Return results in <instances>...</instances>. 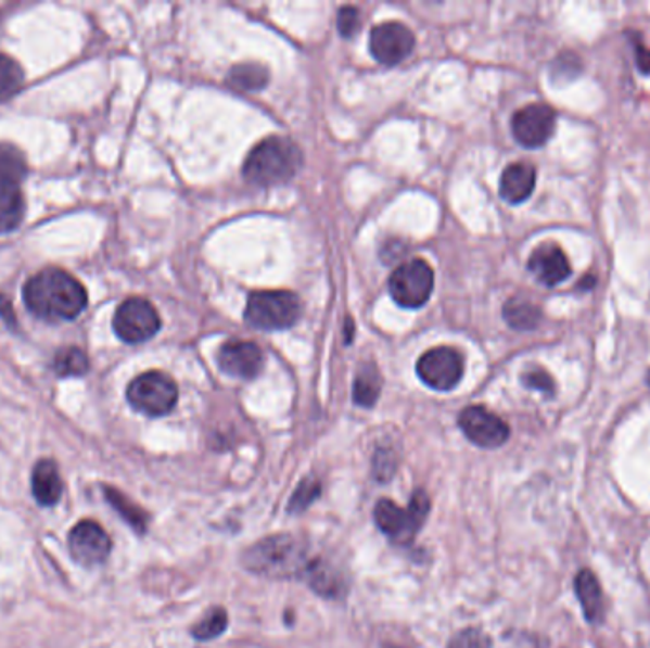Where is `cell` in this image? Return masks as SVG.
Returning a JSON list of instances; mask_svg holds the SVG:
<instances>
[{"instance_id": "1", "label": "cell", "mask_w": 650, "mask_h": 648, "mask_svg": "<svg viewBox=\"0 0 650 648\" xmlns=\"http://www.w3.org/2000/svg\"><path fill=\"white\" fill-rule=\"evenodd\" d=\"M27 308L42 320H75L88 303L85 285L60 268H44L25 283Z\"/></svg>"}, {"instance_id": "2", "label": "cell", "mask_w": 650, "mask_h": 648, "mask_svg": "<svg viewBox=\"0 0 650 648\" xmlns=\"http://www.w3.org/2000/svg\"><path fill=\"white\" fill-rule=\"evenodd\" d=\"M247 571L267 579H310L318 559L310 557L305 542L291 534L257 542L244 554Z\"/></svg>"}, {"instance_id": "3", "label": "cell", "mask_w": 650, "mask_h": 648, "mask_svg": "<svg viewBox=\"0 0 650 648\" xmlns=\"http://www.w3.org/2000/svg\"><path fill=\"white\" fill-rule=\"evenodd\" d=\"M303 166V153L291 139L268 138L252 149L244 162L247 183L275 187L288 183Z\"/></svg>"}, {"instance_id": "4", "label": "cell", "mask_w": 650, "mask_h": 648, "mask_svg": "<svg viewBox=\"0 0 650 648\" xmlns=\"http://www.w3.org/2000/svg\"><path fill=\"white\" fill-rule=\"evenodd\" d=\"M303 314L301 298L285 290L253 291L247 297L244 318L250 326L267 331L290 329Z\"/></svg>"}, {"instance_id": "5", "label": "cell", "mask_w": 650, "mask_h": 648, "mask_svg": "<svg viewBox=\"0 0 650 648\" xmlns=\"http://www.w3.org/2000/svg\"><path fill=\"white\" fill-rule=\"evenodd\" d=\"M430 500L424 491H417L409 508H399L392 500H381L375 506V521L379 529L392 541L406 544L413 541L424 519L429 516Z\"/></svg>"}, {"instance_id": "6", "label": "cell", "mask_w": 650, "mask_h": 648, "mask_svg": "<svg viewBox=\"0 0 650 648\" xmlns=\"http://www.w3.org/2000/svg\"><path fill=\"white\" fill-rule=\"evenodd\" d=\"M179 390L171 377L161 371H149L139 374L128 386V402L133 409H138L149 417H164L177 404Z\"/></svg>"}, {"instance_id": "7", "label": "cell", "mask_w": 650, "mask_h": 648, "mask_svg": "<svg viewBox=\"0 0 650 648\" xmlns=\"http://www.w3.org/2000/svg\"><path fill=\"white\" fill-rule=\"evenodd\" d=\"M391 295L404 308H421L434 291V270L426 261L413 259L399 265L388 282Z\"/></svg>"}, {"instance_id": "8", "label": "cell", "mask_w": 650, "mask_h": 648, "mask_svg": "<svg viewBox=\"0 0 650 648\" xmlns=\"http://www.w3.org/2000/svg\"><path fill=\"white\" fill-rule=\"evenodd\" d=\"M161 316L146 298L131 297L124 301L123 305L116 308L115 328L116 335L123 339L124 343L138 344L145 343L153 339L161 331Z\"/></svg>"}, {"instance_id": "9", "label": "cell", "mask_w": 650, "mask_h": 648, "mask_svg": "<svg viewBox=\"0 0 650 648\" xmlns=\"http://www.w3.org/2000/svg\"><path fill=\"white\" fill-rule=\"evenodd\" d=\"M417 374L430 389L447 392L459 384L464 374V358L449 346H437L422 354L417 364Z\"/></svg>"}, {"instance_id": "10", "label": "cell", "mask_w": 650, "mask_h": 648, "mask_svg": "<svg viewBox=\"0 0 650 648\" xmlns=\"http://www.w3.org/2000/svg\"><path fill=\"white\" fill-rule=\"evenodd\" d=\"M556 111L546 103H531L512 118V134L520 145L538 149L550 141L556 131Z\"/></svg>"}, {"instance_id": "11", "label": "cell", "mask_w": 650, "mask_h": 648, "mask_svg": "<svg viewBox=\"0 0 650 648\" xmlns=\"http://www.w3.org/2000/svg\"><path fill=\"white\" fill-rule=\"evenodd\" d=\"M459 427L470 442L483 449H497L510 437V427L498 415L474 405L460 412Z\"/></svg>"}, {"instance_id": "12", "label": "cell", "mask_w": 650, "mask_h": 648, "mask_svg": "<svg viewBox=\"0 0 650 648\" xmlns=\"http://www.w3.org/2000/svg\"><path fill=\"white\" fill-rule=\"evenodd\" d=\"M415 50V35L398 22L377 25L369 37V52L383 65H398Z\"/></svg>"}, {"instance_id": "13", "label": "cell", "mask_w": 650, "mask_h": 648, "mask_svg": "<svg viewBox=\"0 0 650 648\" xmlns=\"http://www.w3.org/2000/svg\"><path fill=\"white\" fill-rule=\"evenodd\" d=\"M217 364L221 367L222 373L252 381L263 369L265 356L263 351L255 343L250 341H229L222 344L217 354Z\"/></svg>"}, {"instance_id": "14", "label": "cell", "mask_w": 650, "mask_h": 648, "mask_svg": "<svg viewBox=\"0 0 650 648\" xmlns=\"http://www.w3.org/2000/svg\"><path fill=\"white\" fill-rule=\"evenodd\" d=\"M69 549L78 563L93 567L107 559L111 541L109 534L95 521H80L71 531Z\"/></svg>"}, {"instance_id": "15", "label": "cell", "mask_w": 650, "mask_h": 648, "mask_svg": "<svg viewBox=\"0 0 650 648\" xmlns=\"http://www.w3.org/2000/svg\"><path fill=\"white\" fill-rule=\"evenodd\" d=\"M528 270L535 275L538 282L548 288L565 282L573 272L565 252L558 244H551V242L538 245L535 252L531 253Z\"/></svg>"}, {"instance_id": "16", "label": "cell", "mask_w": 650, "mask_h": 648, "mask_svg": "<svg viewBox=\"0 0 650 648\" xmlns=\"http://www.w3.org/2000/svg\"><path fill=\"white\" fill-rule=\"evenodd\" d=\"M535 185L536 169L527 162H515L500 177V196L508 204H521L533 194Z\"/></svg>"}, {"instance_id": "17", "label": "cell", "mask_w": 650, "mask_h": 648, "mask_svg": "<svg viewBox=\"0 0 650 648\" xmlns=\"http://www.w3.org/2000/svg\"><path fill=\"white\" fill-rule=\"evenodd\" d=\"M574 592L589 624H599L604 617L603 592L594 572L584 569L574 579Z\"/></svg>"}, {"instance_id": "18", "label": "cell", "mask_w": 650, "mask_h": 648, "mask_svg": "<svg viewBox=\"0 0 650 648\" xmlns=\"http://www.w3.org/2000/svg\"><path fill=\"white\" fill-rule=\"evenodd\" d=\"M62 493V475L54 460H40L33 470V495L42 506H54Z\"/></svg>"}, {"instance_id": "19", "label": "cell", "mask_w": 650, "mask_h": 648, "mask_svg": "<svg viewBox=\"0 0 650 648\" xmlns=\"http://www.w3.org/2000/svg\"><path fill=\"white\" fill-rule=\"evenodd\" d=\"M24 212L22 187L0 181V234L16 230L24 219Z\"/></svg>"}, {"instance_id": "20", "label": "cell", "mask_w": 650, "mask_h": 648, "mask_svg": "<svg viewBox=\"0 0 650 648\" xmlns=\"http://www.w3.org/2000/svg\"><path fill=\"white\" fill-rule=\"evenodd\" d=\"M505 320L518 331H533L543 321V310L525 297H512L505 305Z\"/></svg>"}, {"instance_id": "21", "label": "cell", "mask_w": 650, "mask_h": 648, "mask_svg": "<svg viewBox=\"0 0 650 648\" xmlns=\"http://www.w3.org/2000/svg\"><path fill=\"white\" fill-rule=\"evenodd\" d=\"M227 85L238 92H259L268 85V71L259 63H242L229 71Z\"/></svg>"}, {"instance_id": "22", "label": "cell", "mask_w": 650, "mask_h": 648, "mask_svg": "<svg viewBox=\"0 0 650 648\" xmlns=\"http://www.w3.org/2000/svg\"><path fill=\"white\" fill-rule=\"evenodd\" d=\"M381 389H383L381 374L373 364H368V366L361 367L360 373L356 374V379H354V402L360 407H373L381 396Z\"/></svg>"}, {"instance_id": "23", "label": "cell", "mask_w": 650, "mask_h": 648, "mask_svg": "<svg viewBox=\"0 0 650 648\" xmlns=\"http://www.w3.org/2000/svg\"><path fill=\"white\" fill-rule=\"evenodd\" d=\"M27 176V162L17 147L0 143V181L22 187Z\"/></svg>"}, {"instance_id": "24", "label": "cell", "mask_w": 650, "mask_h": 648, "mask_svg": "<svg viewBox=\"0 0 650 648\" xmlns=\"http://www.w3.org/2000/svg\"><path fill=\"white\" fill-rule=\"evenodd\" d=\"M25 75L22 65L10 55L0 54V103L14 98L24 86Z\"/></svg>"}, {"instance_id": "25", "label": "cell", "mask_w": 650, "mask_h": 648, "mask_svg": "<svg viewBox=\"0 0 650 648\" xmlns=\"http://www.w3.org/2000/svg\"><path fill=\"white\" fill-rule=\"evenodd\" d=\"M88 358L82 351H78L75 346H67L63 351L58 352L54 358L55 373L60 377H78L88 371Z\"/></svg>"}, {"instance_id": "26", "label": "cell", "mask_w": 650, "mask_h": 648, "mask_svg": "<svg viewBox=\"0 0 650 648\" xmlns=\"http://www.w3.org/2000/svg\"><path fill=\"white\" fill-rule=\"evenodd\" d=\"M105 493H107L109 503L115 506L116 511H118V513H120V516H123L136 531L143 533L146 526L145 511L141 510V508L131 503V500H128V498H126L120 491H116V488L107 487L105 488Z\"/></svg>"}, {"instance_id": "27", "label": "cell", "mask_w": 650, "mask_h": 648, "mask_svg": "<svg viewBox=\"0 0 650 648\" xmlns=\"http://www.w3.org/2000/svg\"><path fill=\"white\" fill-rule=\"evenodd\" d=\"M227 624H229V618H227L225 610H209L206 617L202 618L199 624L192 627V635L199 640L215 639L217 635H221L225 632Z\"/></svg>"}, {"instance_id": "28", "label": "cell", "mask_w": 650, "mask_h": 648, "mask_svg": "<svg viewBox=\"0 0 650 648\" xmlns=\"http://www.w3.org/2000/svg\"><path fill=\"white\" fill-rule=\"evenodd\" d=\"M581 58L571 54V52L559 55V58H556L553 63H551V78H553L556 82L561 78V85H565L569 80H574V78L581 75Z\"/></svg>"}, {"instance_id": "29", "label": "cell", "mask_w": 650, "mask_h": 648, "mask_svg": "<svg viewBox=\"0 0 650 648\" xmlns=\"http://www.w3.org/2000/svg\"><path fill=\"white\" fill-rule=\"evenodd\" d=\"M320 496V483L318 481L308 480L303 481L301 485H298L297 491L293 493L290 500V511L291 513H301V511H305L310 504L316 500Z\"/></svg>"}, {"instance_id": "30", "label": "cell", "mask_w": 650, "mask_h": 648, "mask_svg": "<svg viewBox=\"0 0 650 648\" xmlns=\"http://www.w3.org/2000/svg\"><path fill=\"white\" fill-rule=\"evenodd\" d=\"M339 35L345 39H353L361 29L360 10L354 7H345L339 10L337 14Z\"/></svg>"}, {"instance_id": "31", "label": "cell", "mask_w": 650, "mask_h": 648, "mask_svg": "<svg viewBox=\"0 0 650 648\" xmlns=\"http://www.w3.org/2000/svg\"><path fill=\"white\" fill-rule=\"evenodd\" d=\"M449 648H490V637L482 630H464L453 637Z\"/></svg>"}, {"instance_id": "32", "label": "cell", "mask_w": 650, "mask_h": 648, "mask_svg": "<svg viewBox=\"0 0 650 648\" xmlns=\"http://www.w3.org/2000/svg\"><path fill=\"white\" fill-rule=\"evenodd\" d=\"M521 381H523V384L527 389L538 390V392H543L546 396H553L556 394L553 379L544 369H531L527 373H523Z\"/></svg>"}, {"instance_id": "33", "label": "cell", "mask_w": 650, "mask_h": 648, "mask_svg": "<svg viewBox=\"0 0 650 648\" xmlns=\"http://www.w3.org/2000/svg\"><path fill=\"white\" fill-rule=\"evenodd\" d=\"M632 42H634L635 50V63H637V67L645 75H650V50L645 48L641 39H639V35L637 37H632Z\"/></svg>"}, {"instance_id": "34", "label": "cell", "mask_w": 650, "mask_h": 648, "mask_svg": "<svg viewBox=\"0 0 650 648\" xmlns=\"http://www.w3.org/2000/svg\"><path fill=\"white\" fill-rule=\"evenodd\" d=\"M0 316L7 318V321L16 320V316L12 313L9 298L2 297V295H0Z\"/></svg>"}]
</instances>
